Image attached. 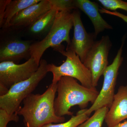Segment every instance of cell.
<instances>
[{
    "label": "cell",
    "mask_w": 127,
    "mask_h": 127,
    "mask_svg": "<svg viewBox=\"0 0 127 127\" xmlns=\"http://www.w3.org/2000/svg\"><path fill=\"white\" fill-rule=\"evenodd\" d=\"M109 109L104 107L97 109L91 117L77 127H102Z\"/></svg>",
    "instance_id": "e0dca14e"
},
{
    "label": "cell",
    "mask_w": 127,
    "mask_h": 127,
    "mask_svg": "<svg viewBox=\"0 0 127 127\" xmlns=\"http://www.w3.org/2000/svg\"><path fill=\"white\" fill-rule=\"evenodd\" d=\"M19 120L18 115L16 113L9 114L5 110L0 109V127H7L9 122L12 121L17 123Z\"/></svg>",
    "instance_id": "d6986e66"
},
{
    "label": "cell",
    "mask_w": 127,
    "mask_h": 127,
    "mask_svg": "<svg viewBox=\"0 0 127 127\" xmlns=\"http://www.w3.org/2000/svg\"><path fill=\"white\" fill-rule=\"evenodd\" d=\"M73 3L76 9H80L91 20L94 28V34L96 37L105 30H112V27L102 18L100 14L98 5L89 0H75Z\"/></svg>",
    "instance_id": "4fadbf2b"
},
{
    "label": "cell",
    "mask_w": 127,
    "mask_h": 127,
    "mask_svg": "<svg viewBox=\"0 0 127 127\" xmlns=\"http://www.w3.org/2000/svg\"><path fill=\"white\" fill-rule=\"evenodd\" d=\"M107 127H127V120L123 123H120L116 125Z\"/></svg>",
    "instance_id": "7402d4cb"
},
{
    "label": "cell",
    "mask_w": 127,
    "mask_h": 127,
    "mask_svg": "<svg viewBox=\"0 0 127 127\" xmlns=\"http://www.w3.org/2000/svg\"><path fill=\"white\" fill-rule=\"evenodd\" d=\"M10 1L11 0H0V26L1 27L4 25L5 12L7 5Z\"/></svg>",
    "instance_id": "ffe728a7"
},
{
    "label": "cell",
    "mask_w": 127,
    "mask_h": 127,
    "mask_svg": "<svg viewBox=\"0 0 127 127\" xmlns=\"http://www.w3.org/2000/svg\"><path fill=\"white\" fill-rule=\"evenodd\" d=\"M112 46L109 36H102L95 41L87 55L83 64L91 72L93 87H96L98 81L108 66V54Z\"/></svg>",
    "instance_id": "52a82bcc"
},
{
    "label": "cell",
    "mask_w": 127,
    "mask_h": 127,
    "mask_svg": "<svg viewBox=\"0 0 127 127\" xmlns=\"http://www.w3.org/2000/svg\"><path fill=\"white\" fill-rule=\"evenodd\" d=\"M99 11H100V13H102V14H109L111 15L114 16L119 17V18H121L124 22L127 23V16L126 15L117 11H111L107 10L103 8H101V9H100Z\"/></svg>",
    "instance_id": "44dd1931"
},
{
    "label": "cell",
    "mask_w": 127,
    "mask_h": 127,
    "mask_svg": "<svg viewBox=\"0 0 127 127\" xmlns=\"http://www.w3.org/2000/svg\"><path fill=\"white\" fill-rule=\"evenodd\" d=\"M72 12L71 10L58 11L47 35L41 40L32 43L31 56L39 65L43 53L49 48L54 49L58 47L63 42L67 43V47L70 45V31L73 27Z\"/></svg>",
    "instance_id": "3957f363"
},
{
    "label": "cell",
    "mask_w": 127,
    "mask_h": 127,
    "mask_svg": "<svg viewBox=\"0 0 127 127\" xmlns=\"http://www.w3.org/2000/svg\"><path fill=\"white\" fill-rule=\"evenodd\" d=\"M53 7L50 0H41L38 3L24 9L15 16L10 22V27H30Z\"/></svg>",
    "instance_id": "30bf717a"
},
{
    "label": "cell",
    "mask_w": 127,
    "mask_h": 127,
    "mask_svg": "<svg viewBox=\"0 0 127 127\" xmlns=\"http://www.w3.org/2000/svg\"><path fill=\"white\" fill-rule=\"evenodd\" d=\"M59 10L55 7L47 12L37 19L30 27V32L35 34H41L46 31L52 26Z\"/></svg>",
    "instance_id": "9a60e30c"
},
{
    "label": "cell",
    "mask_w": 127,
    "mask_h": 127,
    "mask_svg": "<svg viewBox=\"0 0 127 127\" xmlns=\"http://www.w3.org/2000/svg\"><path fill=\"white\" fill-rule=\"evenodd\" d=\"M54 50L66 57V59L60 66L53 64H48V72L53 74L52 84H57L62 77H69L77 79L84 87L88 88L93 87L91 72L84 65L78 56L69 48L65 50L63 45Z\"/></svg>",
    "instance_id": "277c9868"
},
{
    "label": "cell",
    "mask_w": 127,
    "mask_h": 127,
    "mask_svg": "<svg viewBox=\"0 0 127 127\" xmlns=\"http://www.w3.org/2000/svg\"><path fill=\"white\" fill-rule=\"evenodd\" d=\"M30 41L15 40L6 42L0 48V62L17 64L25 58H30Z\"/></svg>",
    "instance_id": "7c38bea8"
},
{
    "label": "cell",
    "mask_w": 127,
    "mask_h": 127,
    "mask_svg": "<svg viewBox=\"0 0 127 127\" xmlns=\"http://www.w3.org/2000/svg\"><path fill=\"white\" fill-rule=\"evenodd\" d=\"M74 34L70 45L67 48L79 56L83 63L87 55L93 45L96 36L94 33H88L84 28L81 14L76 9L72 12Z\"/></svg>",
    "instance_id": "9c48e42d"
},
{
    "label": "cell",
    "mask_w": 127,
    "mask_h": 127,
    "mask_svg": "<svg viewBox=\"0 0 127 127\" xmlns=\"http://www.w3.org/2000/svg\"><path fill=\"white\" fill-rule=\"evenodd\" d=\"M57 86L58 95L54 107L56 115L59 117L72 116L70 109L76 105L81 109H86L89 103L93 104L99 93L96 87L87 88L69 77H62Z\"/></svg>",
    "instance_id": "7a4b0ae2"
},
{
    "label": "cell",
    "mask_w": 127,
    "mask_h": 127,
    "mask_svg": "<svg viewBox=\"0 0 127 127\" xmlns=\"http://www.w3.org/2000/svg\"><path fill=\"white\" fill-rule=\"evenodd\" d=\"M123 44L122 43L119 50L112 63L108 66L103 73L104 80L101 89L95 102L86 112L89 116L97 109L104 107L109 108L112 105L115 94L119 70L123 60L122 57Z\"/></svg>",
    "instance_id": "8992f818"
},
{
    "label": "cell",
    "mask_w": 127,
    "mask_h": 127,
    "mask_svg": "<svg viewBox=\"0 0 127 127\" xmlns=\"http://www.w3.org/2000/svg\"><path fill=\"white\" fill-rule=\"evenodd\" d=\"M87 109H81L77 112L75 116H71V118L65 122L57 124H48L42 127H77L89 118L86 113Z\"/></svg>",
    "instance_id": "2e32d148"
},
{
    "label": "cell",
    "mask_w": 127,
    "mask_h": 127,
    "mask_svg": "<svg viewBox=\"0 0 127 127\" xmlns=\"http://www.w3.org/2000/svg\"><path fill=\"white\" fill-rule=\"evenodd\" d=\"M98 1L107 10L115 11L120 9L127 11V2L121 0H98Z\"/></svg>",
    "instance_id": "ac0fdd59"
},
{
    "label": "cell",
    "mask_w": 127,
    "mask_h": 127,
    "mask_svg": "<svg viewBox=\"0 0 127 127\" xmlns=\"http://www.w3.org/2000/svg\"><path fill=\"white\" fill-rule=\"evenodd\" d=\"M127 119V85L119 87L105 117L108 127L116 125Z\"/></svg>",
    "instance_id": "8fae6325"
},
{
    "label": "cell",
    "mask_w": 127,
    "mask_h": 127,
    "mask_svg": "<svg viewBox=\"0 0 127 127\" xmlns=\"http://www.w3.org/2000/svg\"><path fill=\"white\" fill-rule=\"evenodd\" d=\"M48 64L45 59H41L37 70L28 79L15 84L6 94L0 96V109L5 110L10 114L16 113L28 95L38 86L48 72Z\"/></svg>",
    "instance_id": "5b68a950"
},
{
    "label": "cell",
    "mask_w": 127,
    "mask_h": 127,
    "mask_svg": "<svg viewBox=\"0 0 127 127\" xmlns=\"http://www.w3.org/2000/svg\"><path fill=\"white\" fill-rule=\"evenodd\" d=\"M57 84L51 83L42 94L32 93L23 101L16 113L21 116L26 127H42L50 123L65 122L64 117L55 113L54 103L57 92Z\"/></svg>",
    "instance_id": "6da1fadb"
},
{
    "label": "cell",
    "mask_w": 127,
    "mask_h": 127,
    "mask_svg": "<svg viewBox=\"0 0 127 127\" xmlns=\"http://www.w3.org/2000/svg\"><path fill=\"white\" fill-rule=\"evenodd\" d=\"M41 0H11L7 5L4 17L3 27L7 29L10 28L12 18L18 13L32 5L37 4Z\"/></svg>",
    "instance_id": "5bb4252c"
},
{
    "label": "cell",
    "mask_w": 127,
    "mask_h": 127,
    "mask_svg": "<svg viewBox=\"0 0 127 127\" xmlns=\"http://www.w3.org/2000/svg\"><path fill=\"white\" fill-rule=\"evenodd\" d=\"M39 64L31 57L21 64L13 62L0 63V86L9 90L15 84L28 79L38 70Z\"/></svg>",
    "instance_id": "ba28073f"
}]
</instances>
